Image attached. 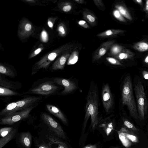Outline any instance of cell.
Returning a JSON list of instances; mask_svg holds the SVG:
<instances>
[{"label":"cell","mask_w":148,"mask_h":148,"mask_svg":"<svg viewBox=\"0 0 148 148\" xmlns=\"http://www.w3.org/2000/svg\"><path fill=\"white\" fill-rule=\"evenodd\" d=\"M41 96H30L7 105L0 112L3 117L10 115L15 112L27 109L32 106H37L42 101Z\"/></svg>","instance_id":"obj_2"},{"label":"cell","mask_w":148,"mask_h":148,"mask_svg":"<svg viewBox=\"0 0 148 148\" xmlns=\"http://www.w3.org/2000/svg\"><path fill=\"white\" fill-rule=\"evenodd\" d=\"M0 86L12 90H15L21 88L22 85L20 82L9 80L0 74Z\"/></svg>","instance_id":"obj_11"},{"label":"cell","mask_w":148,"mask_h":148,"mask_svg":"<svg viewBox=\"0 0 148 148\" xmlns=\"http://www.w3.org/2000/svg\"><path fill=\"white\" fill-rule=\"evenodd\" d=\"M96 145H89L86 146L83 148H97Z\"/></svg>","instance_id":"obj_42"},{"label":"cell","mask_w":148,"mask_h":148,"mask_svg":"<svg viewBox=\"0 0 148 148\" xmlns=\"http://www.w3.org/2000/svg\"><path fill=\"white\" fill-rule=\"evenodd\" d=\"M79 53L77 51H74L70 56L67 64L70 65L75 64L77 61L78 59Z\"/></svg>","instance_id":"obj_22"},{"label":"cell","mask_w":148,"mask_h":148,"mask_svg":"<svg viewBox=\"0 0 148 148\" xmlns=\"http://www.w3.org/2000/svg\"><path fill=\"white\" fill-rule=\"evenodd\" d=\"M145 62L146 63H148V55L145 58Z\"/></svg>","instance_id":"obj_47"},{"label":"cell","mask_w":148,"mask_h":148,"mask_svg":"<svg viewBox=\"0 0 148 148\" xmlns=\"http://www.w3.org/2000/svg\"><path fill=\"white\" fill-rule=\"evenodd\" d=\"M110 49L111 54L115 57L118 55L124 49L123 46L117 44H114Z\"/></svg>","instance_id":"obj_23"},{"label":"cell","mask_w":148,"mask_h":148,"mask_svg":"<svg viewBox=\"0 0 148 148\" xmlns=\"http://www.w3.org/2000/svg\"><path fill=\"white\" fill-rule=\"evenodd\" d=\"M22 94L12 90L0 86V95L1 96H18L21 95Z\"/></svg>","instance_id":"obj_19"},{"label":"cell","mask_w":148,"mask_h":148,"mask_svg":"<svg viewBox=\"0 0 148 148\" xmlns=\"http://www.w3.org/2000/svg\"><path fill=\"white\" fill-rule=\"evenodd\" d=\"M133 48L140 52H144L148 50V44L144 42H138L133 46Z\"/></svg>","instance_id":"obj_21"},{"label":"cell","mask_w":148,"mask_h":148,"mask_svg":"<svg viewBox=\"0 0 148 148\" xmlns=\"http://www.w3.org/2000/svg\"><path fill=\"white\" fill-rule=\"evenodd\" d=\"M93 1L95 3L98 7L99 6H102L103 5V3L101 0H94Z\"/></svg>","instance_id":"obj_36"},{"label":"cell","mask_w":148,"mask_h":148,"mask_svg":"<svg viewBox=\"0 0 148 148\" xmlns=\"http://www.w3.org/2000/svg\"><path fill=\"white\" fill-rule=\"evenodd\" d=\"M41 50V49L40 48H39L35 51L34 53L35 55H37L40 52Z\"/></svg>","instance_id":"obj_44"},{"label":"cell","mask_w":148,"mask_h":148,"mask_svg":"<svg viewBox=\"0 0 148 148\" xmlns=\"http://www.w3.org/2000/svg\"><path fill=\"white\" fill-rule=\"evenodd\" d=\"M124 32V31L121 29H110L99 33L97 34V36L100 37H112Z\"/></svg>","instance_id":"obj_15"},{"label":"cell","mask_w":148,"mask_h":148,"mask_svg":"<svg viewBox=\"0 0 148 148\" xmlns=\"http://www.w3.org/2000/svg\"><path fill=\"white\" fill-rule=\"evenodd\" d=\"M59 31L62 35H64L65 34V31L64 28L62 25L60 26L58 28Z\"/></svg>","instance_id":"obj_37"},{"label":"cell","mask_w":148,"mask_h":148,"mask_svg":"<svg viewBox=\"0 0 148 148\" xmlns=\"http://www.w3.org/2000/svg\"><path fill=\"white\" fill-rule=\"evenodd\" d=\"M119 137L123 145L125 146L127 145L128 141L126 138V137L125 134L121 132L119 134Z\"/></svg>","instance_id":"obj_28"},{"label":"cell","mask_w":148,"mask_h":148,"mask_svg":"<svg viewBox=\"0 0 148 148\" xmlns=\"http://www.w3.org/2000/svg\"><path fill=\"white\" fill-rule=\"evenodd\" d=\"M103 106L105 111L108 113L112 108L113 104V97L108 84L103 86L102 90Z\"/></svg>","instance_id":"obj_8"},{"label":"cell","mask_w":148,"mask_h":148,"mask_svg":"<svg viewBox=\"0 0 148 148\" xmlns=\"http://www.w3.org/2000/svg\"><path fill=\"white\" fill-rule=\"evenodd\" d=\"M57 56L56 53L54 52L51 53L49 54L48 56L49 63V62L53 61L56 58Z\"/></svg>","instance_id":"obj_29"},{"label":"cell","mask_w":148,"mask_h":148,"mask_svg":"<svg viewBox=\"0 0 148 148\" xmlns=\"http://www.w3.org/2000/svg\"><path fill=\"white\" fill-rule=\"evenodd\" d=\"M83 14L85 19L90 23H93L95 22V18L93 15L88 13H84Z\"/></svg>","instance_id":"obj_26"},{"label":"cell","mask_w":148,"mask_h":148,"mask_svg":"<svg viewBox=\"0 0 148 148\" xmlns=\"http://www.w3.org/2000/svg\"><path fill=\"white\" fill-rule=\"evenodd\" d=\"M144 10L147 15L148 16V0L146 1Z\"/></svg>","instance_id":"obj_39"},{"label":"cell","mask_w":148,"mask_h":148,"mask_svg":"<svg viewBox=\"0 0 148 148\" xmlns=\"http://www.w3.org/2000/svg\"><path fill=\"white\" fill-rule=\"evenodd\" d=\"M134 90L137 103L138 114L141 119L144 118L147 109V101L143 85L139 80L135 84Z\"/></svg>","instance_id":"obj_5"},{"label":"cell","mask_w":148,"mask_h":148,"mask_svg":"<svg viewBox=\"0 0 148 148\" xmlns=\"http://www.w3.org/2000/svg\"><path fill=\"white\" fill-rule=\"evenodd\" d=\"M16 132V129H14L7 135L4 137L1 138L0 148H2L6 144L12 139Z\"/></svg>","instance_id":"obj_17"},{"label":"cell","mask_w":148,"mask_h":148,"mask_svg":"<svg viewBox=\"0 0 148 148\" xmlns=\"http://www.w3.org/2000/svg\"><path fill=\"white\" fill-rule=\"evenodd\" d=\"M36 106H32L25 110L3 117L0 120V124L1 125H11L16 122L27 118L29 116L31 112Z\"/></svg>","instance_id":"obj_6"},{"label":"cell","mask_w":148,"mask_h":148,"mask_svg":"<svg viewBox=\"0 0 148 148\" xmlns=\"http://www.w3.org/2000/svg\"><path fill=\"white\" fill-rule=\"evenodd\" d=\"M41 118L44 123L57 136L63 139L66 138L65 133L61 125L50 116L42 112Z\"/></svg>","instance_id":"obj_7"},{"label":"cell","mask_w":148,"mask_h":148,"mask_svg":"<svg viewBox=\"0 0 148 148\" xmlns=\"http://www.w3.org/2000/svg\"><path fill=\"white\" fill-rule=\"evenodd\" d=\"M99 94L96 85H91L88 93L85 106V114L84 121L85 127L88 120L91 117V125L94 128L98 124V119Z\"/></svg>","instance_id":"obj_1"},{"label":"cell","mask_w":148,"mask_h":148,"mask_svg":"<svg viewBox=\"0 0 148 148\" xmlns=\"http://www.w3.org/2000/svg\"><path fill=\"white\" fill-rule=\"evenodd\" d=\"M125 134L127 138H129L132 141H135L136 139V137L134 135L127 134Z\"/></svg>","instance_id":"obj_34"},{"label":"cell","mask_w":148,"mask_h":148,"mask_svg":"<svg viewBox=\"0 0 148 148\" xmlns=\"http://www.w3.org/2000/svg\"><path fill=\"white\" fill-rule=\"evenodd\" d=\"M32 136L29 132L21 133L19 137L20 141L25 147L30 148L32 142Z\"/></svg>","instance_id":"obj_13"},{"label":"cell","mask_w":148,"mask_h":148,"mask_svg":"<svg viewBox=\"0 0 148 148\" xmlns=\"http://www.w3.org/2000/svg\"><path fill=\"white\" fill-rule=\"evenodd\" d=\"M76 3L79 4H83L84 3V1L83 0H74Z\"/></svg>","instance_id":"obj_43"},{"label":"cell","mask_w":148,"mask_h":148,"mask_svg":"<svg viewBox=\"0 0 148 148\" xmlns=\"http://www.w3.org/2000/svg\"><path fill=\"white\" fill-rule=\"evenodd\" d=\"M48 24L49 26L51 28L53 27V24L50 21H48Z\"/></svg>","instance_id":"obj_45"},{"label":"cell","mask_w":148,"mask_h":148,"mask_svg":"<svg viewBox=\"0 0 148 148\" xmlns=\"http://www.w3.org/2000/svg\"><path fill=\"white\" fill-rule=\"evenodd\" d=\"M38 148H51L45 143H42L39 144L38 146Z\"/></svg>","instance_id":"obj_38"},{"label":"cell","mask_w":148,"mask_h":148,"mask_svg":"<svg viewBox=\"0 0 148 148\" xmlns=\"http://www.w3.org/2000/svg\"><path fill=\"white\" fill-rule=\"evenodd\" d=\"M59 85L53 80V78L46 79L40 80L35 82L27 91L23 94L39 95L46 97L56 95L60 89Z\"/></svg>","instance_id":"obj_4"},{"label":"cell","mask_w":148,"mask_h":148,"mask_svg":"<svg viewBox=\"0 0 148 148\" xmlns=\"http://www.w3.org/2000/svg\"><path fill=\"white\" fill-rule=\"evenodd\" d=\"M32 28L31 25L29 23L27 24L25 27V29L27 31H29Z\"/></svg>","instance_id":"obj_41"},{"label":"cell","mask_w":148,"mask_h":148,"mask_svg":"<svg viewBox=\"0 0 148 148\" xmlns=\"http://www.w3.org/2000/svg\"><path fill=\"white\" fill-rule=\"evenodd\" d=\"M70 55L69 53L62 56L53 65L52 69L53 71L62 70L64 69L65 64Z\"/></svg>","instance_id":"obj_14"},{"label":"cell","mask_w":148,"mask_h":148,"mask_svg":"<svg viewBox=\"0 0 148 148\" xmlns=\"http://www.w3.org/2000/svg\"><path fill=\"white\" fill-rule=\"evenodd\" d=\"M45 106L47 110L51 113L57 117L64 124H67L66 118L58 108L54 105L49 104H47Z\"/></svg>","instance_id":"obj_12"},{"label":"cell","mask_w":148,"mask_h":148,"mask_svg":"<svg viewBox=\"0 0 148 148\" xmlns=\"http://www.w3.org/2000/svg\"><path fill=\"white\" fill-rule=\"evenodd\" d=\"M56 142L58 145V148H69L65 144L61 141H57Z\"/></svg>","instance_id":"obj_32"},{"label":"cell","mask_w":148,"mask_h":148,"mask_svg":"<svg viewBox=\"0 0 148 148\" xmlns=\"http://www.w3.org/2000/svg\"><path fill=\"white\" fill-rule=\"evenodd\" d=\"M53 80L58 84L64 88V89L58 93L59 95H66L74 91L77 88L76 84L69 79L59 77H55L53 78Z\"/></svg>","instance_id":"obj_9"},{"label":"cell","mask_w":148,"mask_h":148,"mask_svg":"<svg viewBox=\"0 0 148 148\" xmlns=\"http://www.w3.org/2000/svg\"><path fill=\"white\" fill-rule=\"evenodd\" d=\"M71 6L69 5L64 6L62 10L64 12H68L71 10Z\"/></svg>","instance_id":"obj_33"},{"label":"cell","mask_w":148,"mask_h":148,"mask_svg":"<svg viewBox=\"0 0 148 148\" xmlns=\"http://www.w3.org/2000/svg\"><path fill=\"white\" fill-rule=\"evenodd\" d=\"M12 127H5L0 129V134L1 137H4L9 134L13 130Z\"/></svg>","instance_id":"obj_24"},{"label":"cell","mask_w":148,"mask_h":148,"mask_svg":"<svg viewBox=\"0 0 148 148\" xmlns=\"http://www.w3.org/2000/svg\"><path fill=\"white\" fill-rule=\"evenodd\" d=\"M134 56V54L133 52L128 49H124L120 53L115 57L119 59L122 60L132 58Z\"/></svg>","instance_id":"obj_18"},{"label":"cell","mask_w":148,"mask_h":148,"mask_svg":"<svg viewBox=\"0 0 148 148\" xmlns=\"http://www.w3.org/2000/svg\"><path fill=\"white\" fill-rule=\"evenodd\" d=\"M135 1L137 3L141 5L143 3L142 1L141 0H136Z\"/></svg>","instance_id":"obj_46"},{"label":"cell","mask_w":148,"mask_h":148,"mask_svg":"<svg viewBox=\"0 0 148 148\" xmlns=\"http://www.w3.org/2000/svg\"><path fill=\"white\" fill-rule=\"evenodd\" d=\"M41 38L44 42H46L48 40V35L46 32L43 30L41 33Z\"/></svg>","instance_id":"obj_31"},{"label":"cell","mask_w":148,"mask_h":148,"mask_svg":"<svg viewBox=\"0 0 148 148\" xmlns=\"http://www.w3.org/2000/svg\"><path fill=\"white\" fill-rule=\"evenodd\" d=\"M122 103L126 106L132 116L137 118L138 114L133 94V86L130 75H127L123 80L121 92Z\"/></svg>","instance_id":"obj_3"},{"label":"cell","mask_w":148,"mask_h":148,"mask_svg":"<svg viewBox=\"0 0 148 148\" xmlns=\"http://www.w3.org/2000/svg\"><path fill=\"white\" fill-rule=\"evenodd\" d=\"M0 73L12 78H14L17 75L16 72L14 70L2 65H0Z\"/></svg>","instance_id":"obj_16"},{"label":"cell","mask_w":148,"mask_h":148,"mask_svg":"<svg viewBox=\"0 0 148 148\" xmlns=\"http://www.w3.org/2000/svg\"><path fill=\"white\" fill-rule=\"evenodd\" d=\"M112 14L114 17L119 21L123 22L126 21L123 16L118 10L116 9L114 10Z\"/></svg>","instance_id":"obj_25"},{"label":"cell","mask_w":148,"mask_h":148,"mask_svg":"<svg viewBox=\"0 0 148 148\" xmlns=\"http://www.w3.org/2000/svg\"><path fill=\"white\" fill-rule=\"evenodd\" d=\"M115 8L120 12L122 15L130 20L132 19L131 16L127 10L124 6L120 5H116Z\"/></svg>","instance_id":"obj_20"},{"label":"cell","mask_w":148,"mask_h":148,"mask_svg":"<svg viewBox=\"0 0 148 148\" xmlns=\"http://www.w3.org/2000/svg\"><path fill=\"white\" fill-rule=\"evenodd\" d=\"M143 77L146 79H148V72L146 71H143L142 72Z\"/></svg>","instance_id":"obj_40"},{"label":"cell","mask_w":148,"mask_h":148,"mask_svg":"<svg viewBox=\"0 0 148 148\" xmlns=\"http://www.w3.org/2000/svg\"><path fill=\"white\" fill-rule=\"evenodd\" d=\"M107 60L110 64L115 65H122V64L119 60L115 58L111 57H106Z\"/></svg>","instance_id":"obj_27"},{"label":"cell","mask_w":148,"mask_h":148,"mask_svg":"<svg viewBox=\"0 0 148 148\" xmlns=\"http://www.w3.org/2000/svg\"><path fill=\"white\" fill-rule=\"evenodd\" d=\"M124 125L128 128H131L133 127V125L127 121H125L124 122Z\"/></svg>","instance_id":"obj_35"},{"label":"cell","mask_w":148,"mask_h":148,"mask_svg":"<svg viewBox=\"0 0 148 148\" xmlns=\"http://www.w3.org/2000/svg\"><path fill=\"white\" fill-rule=\"evenodd\" d=\"M114 40H111L102 43L95 53L93 58V61L97 60L103 56L114 45Z\"/></svg>","instance_id":"obj_10"},{"label":"cell","mask_w":148,"mask_h":148,"mask_svg":"<svg viewBox=\"0 0 148 148\" xmlns=\"http://www.w3.org/2000/svg\"><path fill=\"white\" fill-rule=\"evenodd\" d=\"M78 24L81 27L85 28H88L89 27L88 24L84 20H81L79 21Z\"/></svg>","instance_id":"obj_30"}]
</instances>
